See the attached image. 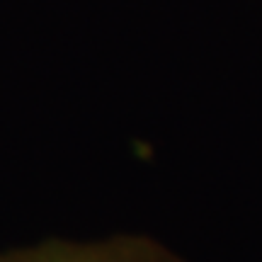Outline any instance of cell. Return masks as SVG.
Instances as JSON below:
<instances>
[{"label":"cell","mask_w":262,"mask_h":262,"mask_svg":"<svg viewBox=\"0 0 262 262\" xmlns=\"http://www.w3.org/2000/svg\"><path fill=\"white\" fill-rule=\"evenodd\" d=\"M0 262H185V257L156 238L122 233L93 241H51L3 253Z\"/></svg>","instance_id":"obj_1"}]
</instances>
